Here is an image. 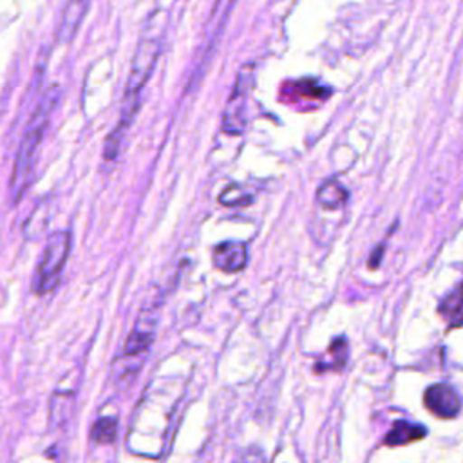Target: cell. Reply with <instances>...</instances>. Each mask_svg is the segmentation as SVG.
Listing matches in <instances>:
<instances>
[{
    "mask_svg": "<svg viewBox=\"0 0 463 463\" xmlns=\"http://www.w3.org/2000/svg\"><path fill=\"white\" fill-rule=\"evenodd\" d=\"M423 403L430 414L441 420H452L461 411V398L452 385L434 383L427 387L423 394Z\"/></svg>",
    "mask_w": 463,
    "mask_h": 463,
    "instance_id": "8992f818",
    "label": "cell"
},
{
    "mask_svg": "<svg viewBox=\"0 0 463 463\" xmlns=\"http://www.w3.org/2000/svg\"><path fill=\"white\" fill-rule=\"evenodd\" d=\"M427 434L425 427L418 425V423H411L405 420H398L392 423V427L389 429L383 443L387 447H402V445H409L412 441L421 439Z\"/></svg>",
    "mask_w": 463,
    "mask_h": 463,
    "instance_id": "30bf717a",
    "label": "cell"
},
{
    "mask_svg": "<svg viewBox=\"0 0 463 463\" xmlns=\"http://www.w3.org/2000/svg\"><path fill=\"white\" fill-rule=\"evenodd\" d=\"M58 98H60V89L58 87L52 85L49 90H45L43 98L36 105L34 112L31 114V119H29V123L24 130V136H22L20 145H18L16 159H14L13 175H11V197H13V201H18L24 195V192L27 190V186L31 184L34 166H36V159H38V146H40L43 132L49 125L51 114H52V110L58 103Z\"/></svg>",
    "mask_w": 463,
    "mask_h": 463,
    "instance_id": "6da1fadb",
    "label": "cell"
},
{
    "mask_svg": "<svg viewBox=\"0 0 463 463\" xmlns=\"http://www.w3.org/2000/svg\"><path fill=\"white\" fill-rule=\"evenodd\" d=\"M156 322H157V313L156 307H141V313L134 324L132 333L128 335L125 342V354L127 356H139L143 354L150 342L154 340V331H156Z\"/></svg>",
    "mask_w": 463,
    "mask_h": 463,
    "instance_id": "52a82bcc",
    "label": "cell"
},
{
    "mask_svg": "<svg viewBox=\"0 0 463 463\" xmlns=\"http://www.w3.org/2000/svg\"><path fill=\"white\" fill-rule=\"evenodd\" d=\"M128 127H130V121L119 119V123L114 127V130L109 134V137L105 139V146H103V157L105 159H116V156L119 154L121 143L125 141Z\"/></svg>",
    "mask_w": 463,
    "mask_h": 463,
    "instance_id": "5bb4252c",
    "label": "cell"
},
{
    "mask_svg": "<svg viewBox=\"0 0 463 463\" xmlns=\"http://www.w3.org/2000/svg\"><path fill=\"white\" fill-rule=\"evenodd\" d=\"M347 360V344L345 338H336L331 342L327 349V358H320L315 365V373H326V371H338L344 367Z\"/></svg>",
    "mask_w": 463,
    "mask_h": 463,
    "instance_id": "8fae6325",
    "label": "cell"
},
{
    "mask_svg": "<svg viewBox=\"0 0 463 463\" xmlns=\"http://www.w3.org/2000/svg\"><path fill=\"white\" fill-rule=\"evenodd\" d=\"M439 311L452 327L463 326V282L445 297V300L439 306Z\"/></svg>",
    "mask_w": 463,
    "mask_h": 463,
    "instance_id": "4fadbf2b",
    "label": "cell"
},
{
    "mask_svg": "<svg viewBox=\"0 0 463 463\" xmlns=\"http://www.w3.org/2000/svg\"><path fill=\"white\" fill-rule=\"evenodd\" d=\"M235 4H237V0H215V5L212 9L208 24L204 27V45H203V58L199 63V71H203V65L206 67L210 63Z\"/></svg>",
    "mask_w": 463,
    "mask_h": 463,
    "instance_id": "5b68a950",
    "label": "cell"
},
{
    "mask_svg": "<svg viewBox=\"0 0 463 463\" xmlns=\"http://www.w3.org/2000/svg\"><path fill=\"white\" fill-rule=\"evenodd\" d=\"M116 430H118V421L114 418H98V421L92 425L90 438L96 443H112L116 439Z\"/></svg>",
    "mask_w": 463,
    "mask_h": 463,
    "instance_id": "9a60e30c",
    "label": "cell"
},
{
    "mask_svg": "<svg viewBox=\"0 0 463 463\" xmlns=\"http://www.w3.org/2000/svg\"><path fill=\"white\" fill-rule=\"evenodd\" d=\"M237 463H264V459H262V454H259V452H255V450H248V452L244 454V458L239 459Z\"/></svg>",
    "mask_w": 463,
    "mask_h": 463,
    "instance_id": "e0dca14e",
    "label": "cell"
},
{
    "mask_svg": "<svg viewBox=\"0 0 463 463\" xmlns=\"http://www.w3.org/2000/svg\"><path fill=\"white\" fill-rule=\"evenodd\" d=\"M380 255H382V248H378V251L374 250V255H373V259H371V262H369V266H371V268L378 266V259H380Z\"/></svg>",
    "mask_w": 463,
    "mask_h": 463,
    "instance_id": "ac0fdd59",
    "label": "cell"
},
{
    "mask_svg": "<svg viewBox=\"0 0 463 463\" xmlns=\"http://www.w3.org/2000/svg\"><path fill=\"white\" fill-rule=\"evenodd\" d=\"M71 251V233L69 232H54L43 248L42 259L34 271L33 289L38 295L49 293L56 288L61 269L65 266V260Z\"/></svg>",
    "mask_w": 463,
    "mask_h": 463,
    "instance_id": "7a4b0ae2",
    "label": "cell"
},
{
    "mask_svg": "<svg viewBox=\"0 0 463 463\" xmlns=\"http://www.w3.org/2000/svg\"><path fill=\"white\" fill-rule=\"evenodd\" d=\"M89 2L90 0H67L63 16H61V22H60L58 33H56V38L60 43H69L76 36L80 25L83 22V16L89 9Z\"/></svg>",
    "mask_w": 463,
    "mask_h": 463,
    "instance_id": "9c48e42d",
    "label": "cell"
},
{
    "mask_svg": "<svg viewBox=\"0 0 463 463\" xmlns=\"http://www.w3.org/2000/svg\"><path fill=\"white\" fill-rule=\"evenodd\" d=\"M246 194L239 188V186H228L222 195H221V203L222 204H239V203H246Z\"/></svg>",
    "mask_w": 463,
    "mask_h": 463,
    "instance_id": "2e32d148",
    "label": "cell"
},
{
    "mask_svg": "<svg viewBox=\"0 0 463 463\" xmlns=\"http://www.w3.org/2000/svg\"><path fill=\"white\" fill-rule=\"evenodd\" d=\"M161 54V36L159 34H143L130 63V72L125 87L123 103H137L143 85L148 81L157 58Z\"/></svg>",
    "mask_w": 463,
    "mask_h": 463,
    "instance_id": "3957f363",
    "label": "cell"
},
{
    "mask_svg": "<svg viewBox=\"0 0 463 463\" xmlns=\"http://www.w3.org/2000/svg\"><path fill=\"white\" fill-rule=\"evenodd\" d=\"M347 199V190L335 179L326 181L318 190H317V201L322 208L335 210L340 208Z\"/></svg>",
    "mask_w": 463,
    "mask_h": 463,
    "instance_id": "7c38bea8",
    "label": "cell"
},
{
    "mask_svg": "<svg viewBox=\"0 0 463 463\" xmlns=\"http://www.w3.org/2000/svg\"><path fill=\"white\" fill-rule=\"evenodd\" d=\"M253 85V72L250 67H244L235 81V87L226 101L222 112V130L232 136H241L246 128V103L250 89Z\"/></svg>",
    "mask_w": 463,
    "mask_h": 463,
    "instance_id": "277c9868",
    "label": "cell"
},
{
    "mask_svg": "<svg viewBox=\"0 0 463 463\" xmlns=\"http://www.w3.org/2000/svg\"><path fill=\"white\" fill-rule=\"evenodd\" d=\"M212 262L224 273L241 271L248 262V248L241 241H224L213 248Z\"/></svg>",
    "mask_w": 463,
    "mask_h": 463,
    "instance_id": "ba28073f",
    "label": "cell"
}]
</instances>
